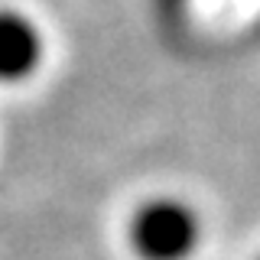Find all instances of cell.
<instances>
[{
    "instance_id": "cell-2",
    "label": "cell",
    "mask_w": 260,
    "mask_h": 260,
    "mask_svg": "<svg viewBox=\"0 0 260 260\" xmlns=\"http://www.w3.org/2000/svg\"><path fill=\"white\" fill-rule=\"evenodd\" d=\"M43 59V32L26 13L0 10V81H20L36 72Z\"/></svg>"
},
{
    "instance_id": "cell-1",
    "label": "cell",
    "mask_w": 260,
    "mask_h": 260,
    "mask_svg": "<svg viewBox=\"0 0 260 260\" xmlns=\"http://www.w3.org/2000/svg\"><path fill=\"white\" fill-rule=\"evenodd\" d=\"M199 215L179 199H150L134 215L130 238L146 260H185L199 244Z\"/></svg>"
}]
</instances>
